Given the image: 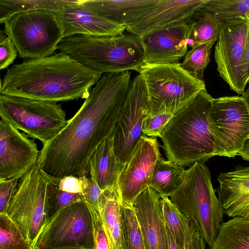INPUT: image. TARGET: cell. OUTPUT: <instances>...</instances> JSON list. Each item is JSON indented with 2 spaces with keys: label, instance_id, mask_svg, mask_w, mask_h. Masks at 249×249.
<instances>
[{
  "label": "cell",
  "instance_id": "1",
  "mask_svg": "<svg viewBox=\"0 0 249 249\" xmlns=\"http://www.w3.org/2000/svg\"><path fill=\"white\" fill-rule=\"evenodd\" d=\"M131 81L129 71L103 74L65 127L43 145L39 167L55 178L88 177L89 161L112 134Z\"/></svg>",
  "mask_w": 249,
  "mask_h": 249
},
{
  "label": "cell",
  "instance_id": "2",
  "mask_svg": "<svg viewBox=\"0 0 249 249\" xmlns=\"http://www.w3.org/2000/svg\"><path fill=\"white\" fill-rule=\"evenodd\" d=\"M103 74L59 52L14 65L0 80V94L57 103L87 98Z\"/></svg>",
  "mask_w": 249,
  "mask_h": 249
},
{
  "label": "cell",
  "instance_id": "3",
  "mask_svg": "<svg viewBox=\"0 0 249 249\" xmlns=\"http://www.w3.org/2000/svg\"><path fill=\"white\" fill-rule=\"evenodd\" d=\"M213 99L206 89L174 114L160 137L168 160L190 166L216 156L210 127Z\"/></svg>",
  "mask_w": 249,
  "mask_h": 249
},
{
  "label": "cell",
  "instance_id": "4",
  "mask_svg": "<svg viewBox=\"0 0 249 249\" xmlns=\"http://www.w3.org/2000/svg\"><path fill=\"white\" fill-rule=\"evenodd\" d=\"M57 49L102 74L137 71L144 61L141 38L135 35H75L64 38Z\"/></svg>",
  "mask_w": 249,
  "mask_h": 249
},
{
  "label": "cell",
  "instance_id": "5",
  "mask_svg": "<svg viewBox=\"0 0 249 249\" xmlns=\"http://www.w3.org/2000/svg\"><path fill=\"white\" fill-rule=\"evenodd\" d=\"M168 197L194 222L210 247L223 223L225 213L205 162H196L185 170L182 182Z\"/></svg>",
  "mask_w": 249,
  "mask_h": 249
},
{
  "label": "cell",
  "instance_id": "6",
  "mask_svg": "<svg viewBox=\"0 0 249 249\" xmlns=\"http://www.w3.org/2000/svg\"><path fill=\"white\" fill-rule=\"evenodd\" d=\"M137 71L144 84L152 115L175 114L206 89L203 80L189 74L179 62L143 64Z\"/></svg>",
  "mask_w": 249,
  "mask_h": 249
},
{
  "label": "cell",
  "instance_id": "7",
  "mask_svg": "<svg viewBox=\"0 0 249 249\" xmlns=\"http://www.w3.org/2000/svg\"><path fill=\"white\" fill-rule=\"evenodd\" d=\"M3 31L25 60L53 55L64 38L56 13L46 10L16 14L4 23Z\"/></svg>",
  "mask_w": 249,
  "mask_h": 249
},
{
  "label": "cell",
  "instance_id": "8",
  "mask_svg": "<svg viewBox=\"0 0 249 249\" xmlns=\"http://www.w3.org/2000/svg\"><path fill=\"white\" fill-rule=\"evenodd\" d=\"M1 120L45 144L66 125L61 104L23 97L0 95Z\"/></svg>",
  "mask_w": 249,
  "mask_h": 249
},
{
  "label": "cell",
  "instance_id": "9",
  "mask_svg": "<svg viewBox=\"0 0 249 249\" xmlns=\"http://www.w3.org/2000/svg\"><path fill=\"white\" fill-rule=\"evenodd\" d=\"M32 247L94 249L91 213L83 198L66 206L49 218Z\"/></svg>",
  "mask_w": 249,
  "mask_h": 249
},
{
  "label": "cell",
  "instance_id": "10",
  "mask_svg": "<svg viewBox=\"0 0 249 249\" xmlns=\"http://www.w3.org/2000/svg\"><path fill=\"white\" fill-rule=\"evenodd\" d=\"M48 184L47 174L36 164L19 179L6 212L32 247L48 220Z\"/></svg>",
  "mask_w": 249,
  "mask_h": 249
},
{
  "label": "cell",
  "instance_id": "11",
  "mask_svg": "<svg viewBox=\"0 0 249 249\" xmlns=\"http://www.w3.org/2000/svg\"><path fill=\"white\" fill-rule=\"evenodd\" d=\"M210 127L216 156L234 158L249 139V103L243 95L213 99Z\"/></svg>",
  "mask_w": 249,
  "mask_h": 249
},
{
  "label": "cell",
  "instance_id": "12",
  "mask_svg": "<svg viewBox=\"0 0 249 249\" xmlns=\"http://www.w3.org/2000/svg\"><path fill=\"white\" fill-rule=\"evenodd\" d=\"M150 113L147 92L139 74L131 81L120 117L112 133L113 150L124 167L130 159L141 138L145 118Z\"/></svg>",
  "mask_w": 249,
  "mask_h": 249
},
{
  "label": "cell",
  "instance_id": "13",
  "mask_svg": "<svg viewBox=\"0 0 249 249\" xmlns=\"http://www.w3.org/2000/svg\"><path fill=\"white\" fill-rule=\"evenodd\" d=\"M160 157L156 138L142 136L118 178L117 188L122 205L133 207L139 195L150 187L155 164Z\"/></svg>",
  "mask_w": 249,
  "mask_h": 249
},
{
  "label": "cell",
  "instance_id": "14",
  "mask_svg": "<svg viewBox=\"0 0 249 249\" xmlns=\"http://www.w3.org/2000/svg\"><path fill=\"white\" fill-rule=\"evenodd\" d=\"M249 29V19L223 23L214 49L220 76L231 89L243 95L241 66Z\"/></svg>",
  "mask_w": 249,
  "mask_h": 249
},
{
  "label": "cell",
  "instance_id": "15",
  "mask_svg": "<svg viewBox=\"0 0 249 249\" xmlns=\"http://www.w3.org/2000/svg\"><path fill=\"white\" fill-rule=\"evenodd\" d=\"M204 1L158 0L127 13L124 16L123 24L128 32L141 37L151 31L191 18Z\"/></svg>",
  "mask_w": 249,
  "mask_h": 249
},
{
  "label": "cell",
  "instance_id": "16",
  "mask_svg": "<svg viewBox=\"0 0 249 249\" xmlns=\"http://www.w3.org/2000/svg\"><path fill=\"white\" fill-rule=\"evenodd\" d=\"M194 22L190 18L151 31L141 36L144 50L143 64L178 63L188 51V41Z\"/></svg>",
  "mask_w": 249,
  "mask_h": 249
},
{
  "label": "cell",
  "instance_id": "17",
  "mask_svg": "<svg viewBox=\"0 0 249 249\" xmlns=\"http://www.w3.org/2000/svg\"><path fill=\"white\" fill-rule=\"evenodd\" d=\"M39 152L34 139L0 120V180L20 179L37 164Z\"/></svg>",
  "mask_w": 249,
  "mask_h": 249
},
{
  "label": "cell",
  "instance_id": "18",
  "mask_svg": "<svg viewBox=\"0 0 249 249\" xmlns=\"http://www.w3.org/2000/svg\"><path fill=\"white\" fill-rule=\"evenodd\" d=\"M56 13L64 38L75 35L118 36L123 35L125 30L123 24L110 21L89 10L80 0H71L63 10Z\"/></svg>",
  "mask_w": 249,
  "mask_h": 249
},
{
  "label": "cell",
  "instance_id": "19",
  "mask_svg": "<svg viewBox=\"0 0 249 249\" xmlns=\"http://www.w3.org/2000/svg\"><path fill=\"white\" fill-rule=\"evenodd\" d=\"M133 207L146 249H167L160 195L148 187L139 195Z\"/></svg>",
  "mask_w": 249,
  "mask_h": 249
},
{
  "label": "cell",
  "instance_id": "20",
  "mask_svg": "<svg viewBox=\"0 0 249 249\" xmlns=\"http://www.w3.org/2000/svg\"><path fill=\"white\" fill-rule=\"evenodd\" d=\"M216 190L224 213L229 217L249 218V166L237 165L220 173Z\"/></svg>",
  "mask_w": 249,
  "mask_h": 249
},
{
  "label": "cell",
  "instance_id": "21",
  "mask_svg": "<svg viewBox=\"0 0 249 249\" xmlns=\"http://www.w3.org/2000/svg\"><path fill=\"white\" fill-rule=\"evenodd\" d=\"M113 150L112 134L94 151L89 161L88 170L92 174L102 191L117 188L119 175L124 168Z\"/></svg>",
  "mask_w": 249,
  "mask_h": 249
},
{
  "label": "cell",
  "instance_id": "22",
  "mask_svg": "<svg viewBox=\"0 0 249 249\" xmlns=\"http://www.w3.org/2000/svg\"><path fill=\"white\" fill-rule=\"evenodd\" d=\"M121 205L117 188L103 191L101 214L115 249H124L122 230Z\"/></svg>",
  "mask_w": 249,
  "mask_h": 249
},
{
  "label": "cell",
  "instance_id": "23",
  "mask_svg": "<svg viewBox=\"0 0 249 249\" xmlns=\"http://www.w3.org/2000/svg\"><path fill=\"white\" fill-rule=\"evenodd\" d=\"M209 249H249V218L234 217L223 222Z\"/></svg>",
  "mask_w": 249,
  "mask_h": 249
},
{
  "label": "cell",
  "instance_id": "24",
  "mask_svg": "<svg viewBox=\"0 0 249 249\" xmlns=\"http://www.w3.org/2000/svg\"><path fill=\"white\" fill-rule=\"evenodd\" d=\"M158 0H80V1L83 5L100 17L113 22L123 24V18L127 13L149 6Z\"/></svg>",
  "mask_w": 249,
  "mask_h": 249
},
{
  "label": "cell",
  "instance_id": "25",
  "mask_svg": "<svg viewBox=\"0 0 249 249\" xmlns=\"http://www.w3.org/2000/svg\"><path fill=\"white\" fill-rule=\"evenodd\" d=\"M183 166L160 157L155 165L150 187L160 196H168L182 182Z\"/></svg>",
  "mask_w": 249,
  "mask_h": 249
},
{
  "label": "cell",
  "instance_id": "26",
  "mask_svg": "<svg viewBox=\"0 0 249 249\" xmlns=\"http://www.w3.org/2000/svg\"><path fill=\"white\" fill-rule=\"evenodd\" d=\"M197 11L213 15L222 24L249 19V0H205Z\"/></svg>",
  "mask_w": 249,
  "mask_h": 249
},
{
  "label": "cell",
  "instance_id": "27",
  "mask_svg": "<svg viewBox=\"0 0 249 249\" xmlns=\"http://www.w3.org/2000/svg\"><path fill=\"white\" fill-rule=\"evenodd\" d=\"M71 0H0V23H5L13 16L26 12L46 10L57 13Z\"/></svg>",
  "mask_w": 249,
  "mask_h": 249
},
{
  "label": "cell",
  "instance_id": "28",
  "mask_svg": "<svg viewBox=\"0 0 249 249\" xmlns=\"http://www.w3.org/2000/svg\"><path fill=\"white\" fill-rule=\"evenodd\" d=\"M161 200L165 224L178 246L184 249L185 234L190 227L191 219L177 208L168 196H161Z\"/></svg>",
  "mask_w": 249,
  "mask_h": 249
},
{
  "label": "cell",
  "instance_id": "29",
  "mask_svg": "<svg viewBox=\"0 0 249 249\" xmlns=\"http://www.w3.org/2000/svg\"><path fill=\"white\" fill-rule=\"evenodd\" d=\"M222 25L213 15L202 13V17L193 24L188 46L193 48L210 42H216Z\"/></svg>",
  "mask_w": 249,
  "mask_h": 249
},
{
  "label": "cell",
  "instance_id": "30",
  "mask_svg": "<svg viewBox=\"0 0 249 249\" xmlns=\"http://www.w3.org/2000/svg\"><path fill=\"white\" fill-rule=\"evenodd\" d=\"M121 221L124 249H147L133 207L121 205Z\"/></svg>",
  "mask_w": 249,
  "mask_h": 249
},
{
  "label": "cell",
  "instance_id": "31",
  "mask_svg": "<svg viewBox=\"0 0 249 249\" xmlns=\"http://www.w3.org/2000/svg\"><path fill=\"white\" fill-rule=\"evenodd\" d=\"M214 42L196 46L188 51L180 66L193 77L203 80L205 69L210 61L211 49Z\"/></svg>",
  "mask_w": 249,
  "mask_h": 249
},
{
  "label": "cell",
  "instance_id": "32",
  "mask_svg": "<svg viewBox=\"0 0 249 249\" xmlns=\"http://www.w3.org/2000/svg\"><path fill=\"white\" fill-rule=\"evenodd\" d=\"M18 225L4 213H0V249H31Z\"/></svg>",
  "mask_w": 249,
  "mask_h": 249
},
{
  "label": "cell",
  "instance_id": "33",
  "mask_svg": "<svg viewBox=\"0 0 249 249\" xmlns=\"http://www.w3.org/2000/svg\"><path fill=\"white\" fill-rule=\"evenodd\" d=\"M48 219L66 206L82 199V196L80 194H73L63 191L48 178Z\"/></svg>",
  "mask_w": 249,
  "mask_h": 249
},
{
  "label": "cell",
  "instance_id": "34",
  "mask_svg": "<svg viewBox=\"0 0 249 249\" xmlns=\"http://www.w3.org/2000/svg\"><path fill=\"white\" fill-rule=\"evenodd\" d=\"M89 210L93 222L94 249H115L101 214Z\"/></svg>",
  "mask_w": 249,
  "mask_h": 249
},
{
  "label": "cell",
  "instance_id": "35",
  "mask_svg": "<svg viewBox=\"0 0 249 249\" xmlns=\"http://www.w3.org/2000/svg\"><path fill=\"white\" fill-rule=\"evenodd\" d=\"M174 114L164 113L156 115L149 114L144 120L142 133L149 137H160L164 128Z\"/></svg>",
  "mask_w": 249,
  "mask_h": 249
},
{
  "label": "cell",
  "instance_id": "36",
  "mask_svg": "<svg viewBox=\"0 0 249 249\" xmlns=\"http://www.w3.org/2000/svg\"><path fill=\"white\" fill-rule=\"evenodd\" d=\"M47 176L60 190L70 193L82 194L88 186L89 176H70L60 178Z\"/></svg>",
  "mask_w": 249,
  "mask_h": 249
},
{
  "label": "cell",
  "instance_id": "37",
  "mask_svg": "<svg viewBox=\"0 0 249 249\" xmlns=\"http://www.w3.org/2000/svg\"><path fill=\"white\" fill-rule=\"evenodd\" d=\"M103 192L98 185L94 176L89 174L88 186L81 195L89 207L100 214Z\"/></svg>",
  "mask_w": 249,
  "mask_h": 249
},
{
  "label": "cell",
  "instance_id": "38",
  "mask_svg": "<svg viewBox=\"0 0 249 249\" xmlns=\"http://www.w3.org/2000/svg\"><path fill=\"white\" fill-rule=\"evenodd\" d=\"M18 52L11 38L2 30L0 32V70H2L16 59Z\"/></svg>",
  "mask_w": 249,
  "mask_h": 249
},
{
  "label": "cell",
  "instance_id": "39",
  "mask_svg": "<svg viewBox=\"0 0 249 249\" xmlns=\"http://www.w3.org/2000/svg\"><path fill=\"white\" fill-rule=\"evenodd\" d=\"M19 179L0 180V213H6L9 203L17 190Z\"/></svg>",
  "mask_w": 249,
  "mask_h": 249
},
{
  "label": "cell",
  "instance_id": "40",
  "mask_svg": "<svg viewBox=\"0 0 249 249\" xmlns=\"http://www.w3.org/2000/svg\"><path fill=\"white\" fill-rule=\"evenodd\" d=\"M190 226V239L185 249H206V242L198 229L191 220Z\"/></svg>",
  "mask_w": 249,
  "mask_h": 249
},
{
  "label": "cell",
  "instance_id": "41",
  "mask_svg": "<svg viewBox=\"0 0 249 249\" xmlns=\"http://www.w3.org/2000/svg\"><path fill=\"white\" fill-rule=\"evenodd\" d=\"M241 79L243 89L249 82V29L241 66Z\"/></svg>",
  "mask_w": 249,
  "mask_h": 249
},
{
  "label": "cell",
  "instance_id": "42",
  "mask_svg": "<svg viewBox=\"0 0 249 249\" xmlns=\"http://www.w3.org/2000/svg\"><path fill=\"white\" fill-rule=\"evenodd\" d=\"M167 249H181L176 243L173 236L165 225Z\"/></svg>",
  "mask_w": 249,
  "mask_h": 249
},
{
  "label": "cell",
  "instance_id": "43",
  "mask_svg": "<svg viewBox=\"0 0 249 249\" xmlns=\"http://www.w3.org/2000/svg\"><path fill=\"white\" fill-rule=\"evenodd\" d=\"M238 155L243 160L249 161V139L247 141L243 148L239 152Z\"/></svg>",
  "mask_w": 249,
  "mask_h": 249
},
{
  "label": "cell",
  "instance_id": "44",
  "mask_svg": "<svg viewBox=\"0 0 249 249\" xmlns=\"http://www.w3.org/2000/svg\"><path fill=\"white\" fill-rule=\"evenodd\" d=\"M249 86L247 89L245 91L244 93L242 95H243L247 100L249 103Z\"/></svg>",
  "mask_w": 249,
  "mask_h": 249
},
{
  "label": "cell",
  "instance_id": "45",
  "mask_svg": "<svg viewBox=\"0 0 249 249\" xmlns=\"http://www.w3.org/2000/svg\"><path fill=\"white\" fill-rule=\"evenodd\" d=\"M31 249H38L36 248L32 247Z\"/></svg>",
  "mask_w": 249,
  "mask_h": 249
}]
</instances>
